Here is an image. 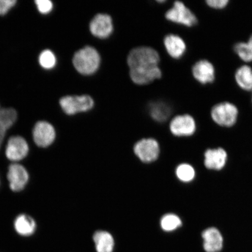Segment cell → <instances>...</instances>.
<instances>
[{"instance_id": "obj_28", "label": "cell", "mask_w": 252, "mask_h": 252, "mask_svg": "<svg viewBox=\"0 0 252 252\" xmlns=\"http://www.w3.org/2000/svg\"><path fill=\"white\" fill-rule=\"evenodd\" d=\"M228 0H207L206 4L210 7L214 9H223L227 6Z\"/></svg>"}, {"instance_id": "obj_29", "label": "cell", "mask_w": 252, "mask_h": 252, "mask_svg": "<svg viewBox=\"0 0 252 252\" xmlns=\"http://www.w3.org/2000/svg\"><path fill=\"white\" fill-rule=\"evenodd\" d=\"M0 145H1V142H0Z\"/></svg>"}, {"instance_id": "obj_30", "label": "cell", "mask_w": 252, "mask_h": 252, "mask_svg": "<svg viewBox=\"0 0 252 252\" xmlns=\"http://www.w3.org/2000/svg\"></svg>"}, {"instance_id": "obj_14", "label": "cell", "mask_w": 252, "mask_h": 252, "mask_svg": "<svg viewBox=\"0 0 252 252\" xmlns=\"http://www.w3.org/2000/svg\"><path fill=\"white\" fill-rule=\"evenodd\" d=\"M192 74L201 84L212 83L216 77L215 68L212 63L207 60H201L192 67Z\"/></svg>"}, {"instance_id": "obj_2", "label": "cell", "mask_w": 252, "mask_h": 252, "mask_svg": "<svg viewBox=\"0 0 252 252\" xmlns=\"http://www.w3.org/2000/svg\"><path fill=\"white\" fill-rule=\"evenodd\" d=\"M159 53L152 47L140 46L132 49L127 56V63L130 69L153 67L158 65Z\"/></svg>"}, {"instance_id": "obj_1", "label": "cell", "mask_w": 252, "mask_h": 252, "mask_svg": "<svg viewBox=\"0 0 252 252\" xmlns=\"http://www.w3.org/2000/svg\"><path fill=\"white\" fill-rule=\"evenodd\" d=\"M101 58L98 51L94 47L87 46L75 52L72 64L79 73L91 75L99 70Z\"/></svg>"}, {"instance_id": "obj_7", "label": "cell", "mask_w": 252, "mask_h": 252, "mask_svg": "<svg viewBox=\"0 0 252 252\" xmlns=\"http://www.w3.org/2000/svg\"><path fill=\"white\" fill-rule=\"evenodd\" d=\"M169 129L171 133L175 136H191L196 133V122L191 115H178L173 118L170 123Z\"/></svg>"}, {"instance_id": "obj_20", "label": "cell", "mask_w": 252, "mask_h": 252, "mask_svg": "<svg viewBox=\"0 0 252 252\" xmlns=\"http://www.w3.org/2000/svg\"><path fill=\"white\" fill-rule=\"evenodd\" d=\"M235 78L238 86L246 91H252V68L244 65L236 70Z\"/></svg>"}, {"instance_id": "obj_5", "label": "cell", "mask_w": 252, "mask_h": 252, "mask_svg": "<svg viewBox=\"0 0 252 252\" xmlns=\"http://www.w3.org/2000/svg\"><path fill=\"white\" fill-rule=\"evenodd\" d=\"M165 16L167 20L185 27H191L197 23L193 12L184 2L179 1L173 3V7L166 11Z\"/></svg>"}, {"instance_id": "obj_19", "label": "cell", "mask_w": 252, "mask_h": 252, "mask_svg": "<svg viewBox=\"0 0 252 252\" xmlns=\"http://www.w3.org/2000/svg\"><path fill=\"white\" fill-rule=\"evenodd\" d=\"M14 228L19 235L30 236L34 234L36 225L34 220L27 214L18 216L14 221Z\"/></svg>"}, {"instance_id": "obj_15", "label": "cell", "mask_w": 252, "mask_h": 252, "mask_svg": "<svg viewBox=\"0 0 252 252\" xmlns=\"http://www.w3.org/2000/svg\"><path fill=\"white\" fill-rule=\"evenodd\" d=\"M203 248L206 252H219L223 248V239L220 230L216 227L208 228L201 233Z\"/></svg>"}, {"instance_id": "obj_3", "label": "cell", "mask_w": 252, "mask_h": 252, "mask_svg": "<svg viewBox=\"0 0 252 252\" xmlns=\"http://www.w3.org/2000/svg\"><path fill=\"white\" fill-rule=\"evenodd\" d=\"M239 110L234 104L223 102L217 104L211 110V117L217 125L229 128L237 122Z\"/></svg>"}, {"instance_id": "obj_13", "label": "cell", "mask_w": 252, "mask_h": 252, "mask_svg": "<svg viewBox=\"0 0 252 252\" xmlns=\"http://www.w3.org/2000/svg\"><path fill=\"white\" fill-rule=\"evenodd\" d=\"M228 154L222 148L207 149L204 153V164L208 170L220 171L224 168Z\"/></svg>"}, {"instance_id": "obj_24", "label": "cell", "mask_w": 252, "mask_h": 252, "mask_svg": "<svg viewBox=\"0 0 252 252\" xmlns=\"http://www.w3.org/2000/svg\"><path fill=\"white\" fill-rule=\"evenodd\" d=\"M234 51L242 61L252 62V35L247 42H239L234 46Z\"/></svg>"}, {"instance_id": "obj_27", "label": "cell", "mask_w": 252, "mask_h": 252, "mask_svg": "<svg viewBox=\"0 0 252 252\" xmlns=\"http://www.w3.org/2000/svg\"><path fill=\"white\" fill-rule=\"evenodd\" d=\"M17 2L16 0H0V15L7 14Z\"/></svg>"}, {"instance_id": "obj_17", "label": "cell", "mask_w": 252, "mask_h": 252, "mask_svg": "<svg viewBox=\"0 0 252 252\" xmlns=\"http://www.w3.org/2000/svg\"><path fill=\"white\" fill-rule=\"evenodd\" d=\"M93 240L97 252H113L114 250V239L108 232L97 231L94 232Z\"/></svg>"}, {"instance_id": "obj_16", "label": "cell", "mask_w": 252, "mask_h": 252, "mask_svg": "<svg viewBox=\"0 0 252 252\" xmlns=\"http://www.w3.org/2000/svg\"><path fill=\"white\" fill-rule=\"evenodd\" d=\"M163 44L167 53L173 59L181 58L187 51V44L184 40L177 34H168L163 39Z\"/></svg>"}, {"instance_id": "obj_18", "label": "cell", "mask_w": 252, "mask_h": 252, "mask_svg": "<svg viewBox=\"0 0 252 252\" xmlns=\"http://www.w3.org/2000/svg\"><path fill=\"white\" fill-rule=\"evenodd\" d=\"M17 111L12 108L0 109V142L4 140L7 131L17 121Z\"/></svg>"}, {"instance_id": "obj_23", "label": "cell", "mask_w": 252, "mask_h": 252, "mask_svg": "<svg viewBox=\"0 0 252 252\" xmlns=\"http://www.w3.org/2000/svg\"><path fill=\"white\" fill-rule=\"evenodd\" d=\"M175 174L179 180L182 182H191L196 178V170L189 163H181L176 168Z\"/></svg>"}, {"instance_id": "obj_4", "label": "cell", "mask_w": 252, "mask_h": 252, "mask_svg": "<svg viewBox=\"0 0 252 252\" xmlns=\"http://www.w3.org/2000/svg\"><path fill=\"white\" fill-rule=\"evenodd\" d=\"M59 103L63 112L68 115L90 111L94 105L93 97L88 94L65 96L62 97Z\"/></svg>"}, {"instance_id": "obj_26", "label": "cell", "mask_w": 252, "mask_h": 252, "mask_svg": "<svg viewBox=\"0 0 252 252\" xmlns=\"http://www.w3.org/2000/svg\"><path fill=\"white\" fill-rule=\"evenodd\" d=\"M35 4L40 13L48 14L52 11L53 4L50 0H36Z\"/></svg>"}, {"instance_id": "obj_9", "label": "cell", "mask_w": 252, "mask_h": 252, "mask_svg": "<svg viewBox=\"0 0 252 252\" xmlns=\"http://www.w3.org/2000/svg\"><path fill=\"white\" fill-rule=\"evenodd\" d=\"M54 127L46 121H39L34 125L33 129V138L37 146L46 148L52 145L56 138Z\"/></svg>"}, {"instance_id": "obj_12", "label": "cell", "mask_w": 252, "mask_h": 252, "mask_svg": "<svg viewBox=\"0 0 252 252\" xmlns=\"http://www.w3.org/2000/svg\"><path fill=\"white\" fill-rule=\"evenodd\" d=\"M130 77L134 84L142 86L161 78L162 71L158 65L130 69Z\"/></svg>"}, {"instance_id": "obj_25", "label": "cell", "mask_w": 252, "mask_h": 252, "mask_svg": "<svg viewBox=\"0 0 252 252\" xmlns=\"http://www.w3.org/2000/svg\"><path fill=\"white\" fill-rule=\"evenodd\" d=\"M39 63L41 67L44 69L51 70L56 65V57L51 50H43L39 55Z\"/></svg>"}, {"instance_id": "obj_6", "label": "cell", "mask_w": 252, "mask_h": 252, "mask_svg": "<svg viewBox=\"0 0 252 252\" xmlns=\"http://www.w3.org/2000/svg\"><path fill=\"white\" fill-rule=\"evenodd\" d=\"M134 152L142 162H153L159 156L158 142L154 138H143L134 145Z\"/></svg>"}, {"instance_id": "obj_8", "label": "cell", "mask_w": 252, "mask_h": 252, "mask_svg": "<svg viewBox=\"0 0 252 252\" xmlns=\"http://www.w3.org/2000/svg\"><path fill=\"white\" fill-rule=\"evenodd\" d=\"M89 28L91 34L97 38H108L114 28L112 18L108 14H97L91 21Z\"/></svg>"}, {"instance_id": "obj_10", "label": "cell", "mask_w": 252, "mask_h": 252, "mask_svg": "<svg viewBox=\"0 0 252 252\" xmlns=\"http://www.w3.org/2000/svg\"><path fill=\"white\" fill-rule=\"evenodd\" d=\"M7 179L12 191H21L29 181V174L23 165L13 163L9 166Z\"/></svg>"}, {"instance_id": "obj_21", "label": "cell", "mask_w": 252, "mask_h": 252, "mask_svg": "<svg viewBox=\"0 0 252 252\" xmlns=\"http://www.w3.org/2000/svg\"><path fill=\"white\" fill-rule=\"evenodd\" d=\"M151 117L158 122H164L171 115V110L166 103L162 102H154L149 106Z\"/></svg>"}, {"instance_id": "obj_22", "label": "cell", "mask_w": 252, "mask_h": 252, "mask_svg": "<svg viewBox=\"0 0 252 252\" xmlns=\"http://www.w3.org/2000/svg\"><path fill=\"white\" fill-rule=\"evenodd\" d=\"M160 227L165 232H172L180 228L182 221L180 217L175 214H167L162 217Z\"/></svg>"}, {"instance_id": "obj_11", "label": "cell", "mask_w": 252, "mask_h": 252, "mask_svg": "<svg viewBox=\"0 0 252 252\" xmlns=\"http://www.w3.org/2000/svg\"><path fill=\"white\" fill-rule=\"evenodd\" d=\"M29 152V146L26 140L21 136L9 138L6 147V157L13 162L20 161L26 157Z\"/></svg>"}]
</instances>
